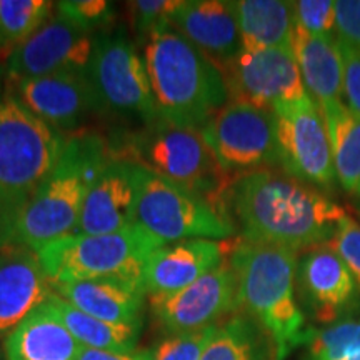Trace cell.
Segmentation results:
<instances>
[{"instance_id":"30","label":"cell","mask_w":360,"mask_h":360,"mask_svg":"<svg viewBox=\"0 0 360 360\" xmlns=\"http://www.w3.org/2000/svg\"><path fill=\"white\" fill-rule=\"evenodd\" d=\"M184 0H137L129 4L130 27L135 35V44L147 42L150 34L160 25L170 24L175 11L182 6Z\"/></svg>"},{"instance_id":"11","label":"cell","mask_w":360,"mask_h":360,"mask_svg":"<svg viewBox=\"0 0 360 360\" xmlns=\"http://www.w3.org/2000/svg\"><path fill=\"white\" fill-rule=\"evenodd\" d=\"M272 112L281 170L326 193L334 191L337 177L330 139L314 98L307 94L297 101L277 103Z\"/></svg>"},{"instance_id":"8","label":"cell","mask_w":360,"mask_h":360,"mask_svg":"<svg viewBox=\"0 0 360 360\" xmlns=\"http://www.w3.org/2000/svg\"><path fill=\"white\" fill-rule=\"evenodd\" d=\"M85 74L102 115L137 124L139 129L159 119L146 60L124 27L96 34Z\"/></svg>"},{"instance_id":"17","label":"cell","mask_w":360,"mask_h":360,"mask_svg":"<svg viewBox=\"0 0 360 360\" xmlns=\"http://www.w3.org/2000/svg\"><path fill=\"white\" fill-rule=\"evenodd\" d=\"M142 165L112 155L84 202L74 233L102 236L135 224Z\"/></svg>"},{"instance_id":"14","label":"cell","mask_w":360,"mask_h":360,"mask_svg":"<svg viewBox=\"0 0 360 360\" xmlns=\"http://www.w3.org/2000/svg\"><path fill=\"white\" fill-rule=\"evenodd\" d=\"M295 294L304 315L323 326L352 315L357 305V283L330 242L300 252Z\"/></svg>"},{"instance_id":"33","label":"cell","mask_w":360,"mask_h":360,"mask_svg":"<svg viewBox=\"0 0 360 360\" xmlns=\"http://www.w3.org/2000/svg\"><path fill=\"white\" fill-rule=\"evenodd\" d=\"M295 25L312 34L335 35V2L332 0H299L294 2Z\"/></svg>"},{"instance_id":"25","label":"cell","mask_w":360,"mask_h":360,"mask_svg":"<svg viewBox=\"0 0 360 360\" xmlns=\"http://www.w3.org/2000/svg\"><path fill=\"white\" fill-rule=\"evenodd\" d=\"M44 307L70 332L82 347L112 352H134L141 337L142 326L110 323L72 307L60 295L52 292Z\"/></svg>"},{"instance_id":"2","label":"cell","mask_w":360,"mask_h":360,"mask_svg":"<svg viewBox=\"0 0 360 360\" xmlns=\"http://www.w3.org/2000/svg\"><path fill=\"white\" fill-rule=\"evenodd\" d=\"M148 80L159 119L200 130L229 102L222 72L170 24L143 44Z\"/></svg>"},{"instance_id":"22","label":"cell","mask_w":360,"mask_h":360,"mask_svg":"<svg viewBox=\"0 0 360 360\" xmlns=\"http://www.w3.org/2000/svg\"><path fill=\"white\" fill-rule=\"evenodd\" d=\"M294 52L305 90L319 107L342 102L344 98V65L335 35L312 34L295 25L292 39Z\"/></svg>"},{"instance_id":"18","label":"cell","mask_w":360,"mask_h":360,"mask_svg":"<svg viewBox=\"0 0 360 360\" xmlns=\"http://www.w3.org/2000/svg\"><path fill=\"white\" fill-rule=\"evenodd\" d=\"M232 242L192 238L164 244L148 255L143 287L148 297L174 294L199 281L229 257Z\"/></svg>"},{"instance_id":"5","label":"cell","mask_w":360,"mask_h":360,"mask_svg":"<svg viewBox=\"0 0 360 360\" xmlns=\"http://www.w3.org/2000/svg\"><path fill=\"white\" fill-rule=\"evenodd\" d=\"M112 155L110 142L101 134L87 129L69 135L56 169L22 214L12 247L37 252L74 233L90 188Z\"/></svg>"},{"instance_id":"6","label":"cell","mask_w":360,"mask_h":360,"mask_svg":"<svg viewBox=\"0 0 360 360\" xmlns=\"http://www.w3.org/2000/svg\"><path fill=\"white\" fill-rule=\"evenodd\" d=\"M112 152L227 207L232 180L219 167L200 130L175 127L157 119L125 135L122 147Z\"/></svg>"},{"instance_id":"35","label":"cell","mask_w":360,"mask_h":360,"mask_svg":"<svg viewBox=\"0 0 360 360\" xmlns=\"http://www.w3.org/2000/svg\"><path fill=\"white\" fill-rule=\"evenodd\" d=\"M335 39L347 47L360 49V0L335 2Z\"/></svg>"},{"instance_id":"29","label":"cell","mask_w":360,"mask_h":360,"mask_svg":"<svg viewBox=\"0 0 360 360\" xmlns=\"http://www.w3.org/2000/svg\"><path fill=\"white\" fill-rule=\"evenodd\" d=\"M309 360H340L360 352V315H349L309 337Z\"/></svg>"},{"instance_id":"19","label":"cell","mask_w":360,"mask_h":360,"mask_svg":"<svg viewBox=\"0 0 360 360\" xmlns=\"http://www.w3.org/2000/svg\"><path fill=\"white\" fill-rule=\"evenodd\" d=\"M52 292L37 252L15 245L0 249V339H6Z\"/></svg>"},{"instance_id":"26","label":"cell","mask_w":360,"mask_h":360,"mask_svg":"<svg viewBox=\"0 0 360 360\" xmlns=\"http://www.w3.org/2000/svg\"><path fill=\"white\" fill-rule=\"evenodd\" d=\"M200 360H277V352L264 328L237 312L215 327Z\"/></svg>"},{"instance_id":"28","label":"cell","mask_w":360,"mask_h":360,"mask_svg":"<svg viewBox=\"0 0 360 360\" xmlns=\"http://www.w3.org/2000/svg\"><path fill=\"white\" fill-rule=\"evenodd\" d=\"M56 11L47 0H0V62L6 64Z\"/></svg>"},{"instance_id":"3","label":"cell","mask_w":360,"mask_h":360,"mask_svg":"<svg viewBox=\"0 0 360 360\" xmlns=\"http://www.w3.org/2000/svg\"><path fill=\"white\" fill-rule=\"evenodd\" d=\"M69 135L32 114L4 84L0 97V249L12 247L19 220L56 169Z\"/></svg>"},{"instance_id":"7","label":"cell","mask_w":360,"mask_h":360,"mask_svg":"<svg viewBox=\"0 0 360 360\" xmlns=\"http://www.w3.org/2000/svg\"><path fill=\"white\" fill-rule=\"evenodd\" d=\"M164 242L139 224L102 236L69 233L37 250L52 285L98 277H141L148 255Z\"/></svg>"},{"instance_id":"39","label":"cell","mask_w":360,"mask_h":360,"mask_svg":"<svg viewBox=\"0 0 360 360\" xmlns=\"http://www.w3.org/2000/svg\"><path fill=\"white\" fill-rule=\"evenodd\" d=\"M340 360H360V352L359 354H354V355H349V357L340 359Z\"/></svg>"},{"instance_id":"13","label":"cell","mask_w":360,"mask_h":360,"mask_svg":"<svg viewBox=\"0 0 360 360\" xmlns=\"http://www.w3.org/2000/svg\"><path fill=\"white\" fill-rule=\"evenodd\" d=\"M229 101L272 110L307 96L295 56L287 49H240L224 67Z\"/></svg>"},{"instance_id":"21","label":"cell","mask_w":360,"mask_h":360,"mask_svg":"<svg viewBox=\"0 0 360 360\" xmlns=\"http://www.w3.org/2000/svg\"><path fill=\"white\" fill-rule=\"evenodd\" d=\"M170 25L220 70L242 47L233 2L184 0L170 19Z\"/></svg>"},{"instance_id":"40","label":"cell","mask_w":360,"mask_h":360,"mask_svg":"<svg viewBox=\"0 0 360 360\" xmlns=\"http://www.w3.org/2000/svg\"><path fill=\"white\" fill-rule=\"evenodd\" d=\"M0 360H4V355L2 354H0Z\"/></svg>"},{"instance_id":"4","label":"cell","mask_w":360,"mask_h":360,"mask_svg":"<svg viewBox=\"0 0 360 360\" xmlns=\"http://www.w3.org/2000/svg\"><path fill=\"white\" fill-rule=\"evenodd\" d=\"M299 252L245 242H232L229 262L237 277L238 312L254 319L283 360L309 340L305 315L295 294Z\"/></svg>"},{"instance_id":"20","label":"cell","mask_w":360,"mask_h":360,"mask_svg":"<svg viewBox=\"0 0 360 360\" xmlns=\"http://www.w3.org/2000/svg\"><path fill=\"white\" fill-rule=\"evenodd\" d=\"M52 290L72 307L101 321L120 326H142L146 287L141 277H98L57 283Z\"/></svg>"},{"instance_id":"10","label":"cell","mask_w":360,"mask_h":360,"mask_svg":"<svg viewBox=\"0 0 360 360\" xmlns=\"http://www.w3.org/2000/svg\"><path fill=\"white\" fill-rule=\"evenodd\" d=\"M200 134L232 182L257 170L281 169L272 110L229 101L200 129Z\"/></svg>"},{"instance_id":"32","label":"cell","mask_w":360,"mask_h":360,"mask_svg":"<svg viewBox=\"0 0 360 360\" xmlns=\"http://www.w3.org/2000/svg\"><path fill=\"white\" fill-rule=\"evenodd\" d=\"M217 326L197 332L167 335L150 349V360H200Z\"/></svg>"},{"instance_id":"1","label":"cell","mask_w":360,"mask_h":360,"mask_svg":"<svg viewBox=\"0 0 360 360\" xmlns=\"http://www.w3.org/2000/svg\"><path fill=\"white\" fill-rule=\"evenodd\" d=\"M227 210L242 240L299 254L328 244L350 215L328 193L281 169L257 170L233 180L227 191Z\"/></svg>"},{"instance_id":"23","label":"cell","mask_w":360,"mask_h":360,"mask_svg":"<svg viewBox=\"0 0 360 360\" xmlns=\"http://www.w3.org/2000/svg\"><path fill=\"white\" fill-rule=\"evenodd\" d=\"M82 345L40 305L4 339V360H77Z\"/></svg>"},{"instance_id":"34","label":"cell","mask_w":360,"mask_h":360,"mask_svg":"<svg viewBox=\"0 0 360 360\" xmlns=\"http://www.w3.org/2000/svg\"><path fill=\"white\" fill-rule=\"evenodd\" d=\"M330 244L347 264L360 292V224L352 215L342 220Z\"/></svg>"},{"instance_id":"24","label":"cell","mask_w":360,"mask_h":360,"mask_svg":"<svg viewBox=\"0 0 360 360\" xmlns=\"http://www.w3.org/2000/svg\"><path fill=\"white\" fill-rule=\"evenodd\" d=\"M236 8L240 49H287L292 51L295 30L294 2L283 0H237Z\"/></svg>"},{"instance_id":"15","label":"cell","mask_w":360,"mask_h":360,"mask_svg":"<svg viewBox=\"0 0 360 360\" xmlns=\"http://www.w3.org/2000/svg\"><path fill=\"white\" fill-rule=\"evenodd\" d=\"M94 37L64 13L53 11L44 25L6 62V79L45 77L58 72H84L94 52Z\"/></svg>"},{"instance_id":"41","label":"cell","mask_w":360,"mask_h":360,"mask_svg":"<svg viewBox=\"0 0 360 360\" xmlns=\"http://www.w3.org/2000/svg\"><path fill=\"white\" fill-rule=\"evenodd\" d=\"M359 199H360V197H359ZM359 212H360V204H359Z\"/></svg>"},{"instance_id":"27","label":"cell","mask_w":360,"mask_h":360,"mask_svg":"<svg viewBox=\"0 0 360 360\" xmlns=\"http://www.w3.org/2000/svg\"><path fill=\"white\" fill-rule=\"evenodd\" d=\"M326 120L337 182L350 195L360 197V115L344 102L319 107Z\"/></svg>"},{"instance_id":"9","label":"cell","mask_w":360,"mask_h":360,"mask_svg":"<svg viewBox=\"0 0 360 360\" xmlns=\"http://www.w3.org/2000/svg\"><path fill=\"white\" fill-rule=\"evenodd\" d=\"M135 224L164 244L192 238L224 242L237 233L227 207L143 167Z\"/></svg>"},{"instance_id":"36","label":"cell","mask_w":360,"mask_h":360,"mask_svg":"<svg viewBox=\"0 0 360 360\" xmlns=\"http://www.w3.org/2000/svg\"><path fill=\"white\" fill-rule=\"evenodd\" d=\"M344 65V96L347 107L360 115V49L339 44Z\"/></svg>"},{"instance_id":"31","label":"cell","mask_w":360,"mask_h":360,"mask_svg":"<svg viewBox=\"0 0 360 360\" xmlns=\"http://www.w3.org/2000/svg\"><path fill=\"white\" fill-rule=\"evenodd\" d=\"M56 8L89 34L96 35L114 27L115 8L107 0H65L57 2Z\"/></svg>"},{"instance_id":"38","label":"cell","mask_w":360,"mask_h":360,"mask_svg":"<svg viewBox=\"0 0 360 360\" xmlns=\"http://www.w3.org/2000/svg\"><path fill=\"white\" fill-rule=\"evenodd\" d=\"M4 84H6V64L0 62V97H2L4 92Z\"/></svg>"},{"instance_id":"37","label":"cell","mask_w":360,"mask_h":360,"mask_svg":"<svg viewBox=\"0 0 360 360\" xmlns=\"http://www.w3.org/2000/svg\"><path fill=\"white\" fill-rule=\"evenodd\" d=\"M77 360H150V349H137L134 352H112L82 347Z\"/></svg>"},{"instance_id":"16","label":"cell","mask_w":360,"mask_h":360,"mask_svg":"<svg viewBox=\"0 0 360 360\" xmlns=\"http://www.w3.org/2000/svg\"><path fill=\"white\" fill-rule=\"evenodd\" d=\"M6 84L32 114L65 135L87 130L84 125L92 117H102L85 70L58 72L35 79H6Z\"/></svg>"},{"instance_id":"12","label":"cell","mask_w":360,"mask_h":360,"mask_svg":"<svg viewBox=\"0 0 360 360\" xmlns=\"http://www.w3.org/2000/svg\"><path fill=\"white\" fill-rule=\"evenodd\" d=\"M152 315L167 335L214 327L238 312V287L229 257L174 294L148 297Z\"/></svg>"}]
</instances>
